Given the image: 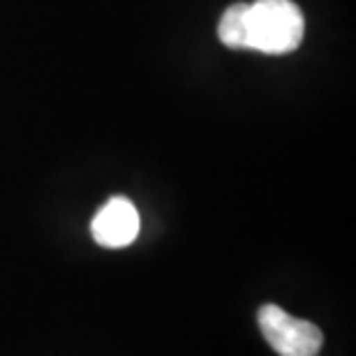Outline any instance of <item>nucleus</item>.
<instances>
[{"instance_id": "obj_1", "label": "nucleus", "mask_w": 356, "mask_h": 356, "mask_svg": "<svg viewBox=\"0 0 356 356\" xmlns=\"http://www.w3.org/2000/svg\"><path fill=\"white\" fill-rule=\"evenodd\" d=\"M303 14L291 0H254L245 12V49L289 54L303 40Z\"/></svg>"}, {"instance_id": "obj_2", "label": "nucleus", "mask_w": 356, "mask_h": 356, "mask_svg": "<svg viewBox=\"0 0 356 356\" xmlns=\"http://www.w3.org/2000/svg\"><path fill=\"white\" fill-rule=\"evenodd\" d=\"M257 322L266 343L280 356H317L322 350L324 336L319 326L291 317L280 305H261L257 312Z\"/></svg>"}, {"instance_id": "obj_3", "label": "nucleus", "mask_w": 356, "mask_h": 356, "mask_svg": "<svg viewBox=\"0 0 356 356\" xmlns=\"http://www.w3.org/2000/svg\"><path fill=\"white\" fill-rule=\"evenodd\" d=\"M90 232L102 248H125L139 234V213L130 199L113 197L92 218Z\"/></svg>"}, {"instance_id": "obj_4", "label": "nucleus", "mask_w": 356, "mask_h": 356, "mask_svg": "<svg viewBox=\"0 0 356 356\" xmlns=\"http://www.w3.org/2000/svg\"><path fill=\"white\" fill-rule=\"evenodd\" d=\"M245 12H248V3H236L227 7V12L222 14L218 26V35L225 47L245 49Z\"/></svg>"}]
</instances>
